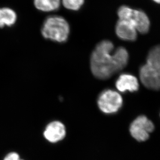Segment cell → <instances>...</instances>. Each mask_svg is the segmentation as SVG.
Here are the masks:
<instances>
[{
    "instance_id": "cell-7",
    "label": "cell",
    "mask_w": 160,
    "mask_h": 160,
    "mask_svg": "<svg viewBox=\"0 0 160 160\" xmlns=\"http://www.w3.org/2000/svg\"><path fill=\"white\" fill-rule=\"evenodd\" d=\"M66 135L65 126L59 121H53L48 124L44 131L45 139L52 143L59 142Z\"/></svg>"
},
{
    "instance_id": "cell-2",
    "label": "cell",
    "mask_w": 160,
    "mask_h": 160,
    "mask_svg": "<svg viewBox=\"0 0 160 160\" xmlns=\"http://www.w3.org/2000/svg\"><path fill=\"white\" fill-rule=\"evenodd\" d=\"M139 76L142 84L148 89H160V45L150 51L146 63L141 67Z\"/></svg>"
},
{
    "instance_id": "cell-1",
    "label": "cell",
    "mask_w": 160,
    "mask_h": 160,
    "mask_svg": "<svg viewBox=\"0 0 160 160\" xmlns=\"http://www.w3.org/2000/svg\"><path fill=\"white\" fill-rule=\"evenodd\" d=\"M113 44L108 40L98 44L90 58L91 70L95 77L106 80L124 69L128 62V54L123 47L113 53Z\"/></svg>"
},
{
    "instance_id": "cell-6",
    "label": "cell",
    "mask_w": 160,
    "mask_h": 160,
    "mask_svg": "<svg viewBox=\"0 0 160 160\" xmlns=\"http://www.w3.org/2000/svg\"><path fill=\"white\" fill-rule=\"evenodd\" d=\"M154 129V124L144 115L138 116L132 123L130 131L132 136L138 141H145Z\"/></svg>"
},
{
    "instance_id": "cell-10",
    "label": "cell",
    "mask_w": 160,
    "mask_h": 160,
    "mask_svg": "<svg viewBox=\"0 0 160 160\" xmlns=\"http://www.w3.org/2000/svg\"><path fill=\"white\" fill-rule=\"evenodd\" d=\"M17 13L8 7L0 8V28L12 27L17 22Z\"/></svg>"
},
{
    "instance_id": "cell-8",
    "label": "cell",
    "mask_w": 160,
    "mask_h": 160,
    "mask_svg": "<svg viewBox=\"0 0 160 160\" xmlns=\"http://www.w3.org/2000/svg\"><path fill=\"white\" fill-rule=\"evenodd\" d=\"M138 31L129 21L119 20L116 26V33L117 36L125 41H134L138 36Z\"/></svg>"
},
{
    "instance_id": "cell-4",
    "label": "cell",
    "mask_w": 160,
    "mask_h": 160,
    "mask_svg": "<svg viewBox=\"0 0 160 160\" xmlns=\"http://www.w3.org/2000/svg\"><path fill=\"white\" fill-rule=\"evenodd\" d=\"M118 15L120 20H126L131 23L136 30L142 34L149 30V19L143 11L133 9L128 6H122L119 8Z\"/></svg>"
},
{
    "instance_id": "cell-13",
    "label": "cell",
    "mask_w": 160,
    "mask_h": 160,
    "mask_svg": "<svg viewBox=\"0 0 160 160\" xmlns=\"http://www.w3.org/2000/svg\"><path fill=\"white\" fill-rule=\"evenodd\" d=\"M19 156L17 153H9L5 157L3 160H20Z\"/></svg>"
},
{
    "instance_id": "cell-11",
    "label": "cell",
    "mask_w": 160,
    "mask_h": 160,
    "mask_svg": "<svg viewBox=\"0 0 160 160\" xmlns=\"http://www.w3.org/2000/svg\"><path fill=\"white\" fill-rule=\"evenodd\" d=\"M36 9L42 12H52L59 9L61 0H33Z\"/></svg>"
},
{
    "instance_id": "cell-14",
    "label": "cell",
    "mask_w": 160,
    "mask_h": 160,
    "mask_svg": "<svg viewBox=\"0 0 160 160\" xmlns=\"http://www.w3.org/2000/svg\"><path fill=\"white\" fill-rule=\"evenodd\" d=\"M153 1L155 2L156 3H159L160 4V0H153Z\"/></svg>"
},
{
    "instance_id": "cell-9",
    "label": "cell",
    "mask_w": 160,
    "mask_h": 160,
    "mask_svg": "<svg viewBox=\"0 0 160 160\" xmlns=\"http://www.w3.org/2000/svg\"><path fill=\"white\" fill-rule=\"evenodd\" d=\"M116 86L118 91L121 92H124L126 91L133 92L138 89L139 83L134 76L131 74H123L120 76L117 81Z\"/></svg>"
},
{
    "instance_id": "cell-5",
    "label": "cell",
    "mask_w": 160,
    "mask_h": 160,
    "mask_svg": "<svg viewBox=\"0 0 160 160\" xmlns=\"http://www.w3.org/2000/svg\"><path fill=\"white\" fill-rule=\"evenodd\" d=\"M98 107L105 113L111 114L117 112L122 106V97L118 93L112 90H106L98 97Z\"/></svg>"
},
{
    "instance_id": "cell-15",
    "label": "cell",
    "mask_w": 160,
    "mask_h": 160,
    "mask_svg": "<svg viewBox=\"0 0 160 160\" xmlns=\"http://www.w3.org/2000/svg\"><path fill=\"white\" fill-rule=\"evenodd\" d=\"M20 160H21V159H20Z\"/></svg>"
},
{
    "instance_id": "cell-3",
    "label": "cell",
    "mask_w": 160,
    "mask_h": 160,
    "mask_svg": "<svg viewBox=\"0 0 160 160\" xmlns=\"http://www.w3.org/2000/svg\"><path fill=\"white\" fill-rule=\"evenodd\" d=\"M41 31L44 39L56 42L64 43L68 40L70 27L63 17L50 16L44 20Z\"/></svg>"
},
{
    "instance_id": "cell-12",
    "label": "cell",
    "mask_w": 160,
    "mask_h": 160,
    "mask_svg": "<svg viewBox=\"0 0 160 160\" xmlns=\"http://www.w3.org/2000/svg\"><path fill=\"white\" fill-rule=\"evenodd\" d=\"M85 0H61L63 6L71 11H78L83 5Z\"/></svg>"
}]
</instances>
